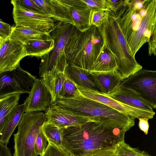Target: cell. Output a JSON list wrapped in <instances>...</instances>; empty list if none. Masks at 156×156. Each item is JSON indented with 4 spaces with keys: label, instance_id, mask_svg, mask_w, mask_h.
Listing matches in <instances>:
<instances>
[{
    "label": "cell",
    "instance_id": "1",
    "mask_svg": "<svg viewBox=\"0 0 156 156\" xmlns=\"http://www.w3.org/2000/svg\"><path fill=\"white\" fill-rule=\"evenodd\" d=\"M112 12L126 41L129 53L135 57L156 30V0H123Z\"/></svg>",
    "mask_w": 156,
    "mask_h": 156
},
{
    "label": "cell",
    "instance_id": "2",
    "mask_svg": "<svg viewBox=\"0 0 156 156\" xmlns=\"http://www.w3.org/2000/svg\"><path fill=\"white\" fill-rule=\"evenodd\" d=\"M117 139L113 130L95 121L62 129V147L73 156H82L98 149L114 147Z\"/></svg>",
    "mask_w": 156,
    "mask_h": 156
},
{
    "label": "cell",
    "instance_id": "3",
    "mask_svg": "<svg viewBox=\"0 0 156 156\" xmlns=\"http://www.w3.org/2000/svg\"><path fill=\"white\" fill-rule=\"evenodd\" d=\"M103 45L96 27L91 26L83 31L76 29L66 44L65 56L68 63L89 74Z\"/></svg>",
    "mask_w": 156,
    "mask_h": 156
},
{
    "label": "cell",
    "instance_id": "4",
    "mask_svg": "<svg viewBox=\"0 0 156 156\" xmlns=\"http://www.w3.org/2000/svg\"><path fill=\"white\" fill-rule=\"evenodd\" d=\"M108 12V18L97 28L102 38L103 44L114 57L117 67L115 71L123 80L142 69V67L129 53L126 41L113 12Z\"/></svg>",
    "mask_w": 156,
    "mask_h": 156
},
{
    "label": "cell",
    "instance_id": "5",
    "mask_svg": "<svg viewBox=\"0 0 156 156\" xmlns=\"http://www.w3.org/2000/svg\"><path fill=\"white\" fill-rule=\"evenodd\" d=\"M76 29L73 24L58 21L49 31L54 40V46L41 57L39 72L41 77L64 72L68 63L65 56V48Z\"/></svg>",
    "mask_w": 156,
    "mask_h": 156
},
{
    "label": "cell",
    "instance_id": "6",
    "mask_svg": "<svg viewBox=\"0 0 156 156\" xmlns=\"http://www.w3.org/2000/svg\"><path fill=\"white\" fill-rule=\"evenodd\" d=\"M65 108L76 114L89 117L98 116L112 120L121 126L130 129L135 124L134 119L99 102L86 98L79 92L67 98Z\"/></svg>",
    "mask_w": 156,
    "mask_h": 156
},
{
    "label": "cell",
    "instance_id": "7",
    "mask_svg": "<svg viewBox=\"0 0 156 156\" xmlns=\"http://www.w3.org/2000/svg\"><path fill=\"white\" fill-rule=\"evenodd\" d=\"M45 113L39 111L25 112L14 134L13 156H37L34 150L36 138L46 121Z\"/></svg>",
    "mask_w": 156,
    "mask_h": 156
},
{
    "label": "cell",
    "instance_id": "8",
    "mask_svg": "<svg viewBox=\"0 0 156 156\" xmlns=\"http://www.w3.org/2000/svg\"><path fill=\"white\" fill-rule=\"evenodd\" d=\"M121 86L128 88L156 108V71L142 69L123 80Z\"/></svg>",
    "mask_w": 156,
    "mask_h": 156
},
{
    "label": "cell",
    "instance_id": "9",
    "mask_svg": "<svg viewBox=\"0 0 156 156\" xmlns=\"http://www.w3.org/2000/svg\"><path fill=\"white\" fill-rule=\"evenodd\" d=\"M36 78L20 66L13 70L0 73V99L12 94H29Z\"/></svg>",
    "mask_w": 156,
    "mask_h": 156
},
{
    "label": "cell",
    "instance_id": "10",
    "mask_svg": "<svg viewBox=\"0 0 156 156\" xmlns=\"http://www.w3.org/2000/svg\"><path fill=\"white\" fill-rule=\"evenodd\" d=\"M12 16L16 25L48 32L54 26L55 20L46 14L29 10L21 5L17 0H12Z\"/></svg>",
    "mask_w": 156,
    "mask_h": 156
},
{
    "label": "cell",
    "instance_id": "11",
    "mask_svg": "<svg viewBox=\"0 0 156 156\" xmlns=\"http://www.w3.org/2000/svg\"><path fill=\"white\" fill-rule=\"evenodd\" d=\"M75 84L79 93L84 97L103 104L121 113L130 116L134 119L141 117L150 119L153 118L155 114L154 111H148L132 107L98 91Z\"/></svg>",
    "mask_w": 156,
    "mask_h": 156
},
{
    "label": "cell",
    "instance_id": "12",
    "mask_svg": "<svg viewBox=\"0 0 156 156\" xmlns=\"http://www.w3.org/2000/svg\"><path fill=\"white\" fill-rule=\"evenodd\" d=\"M69 23L73 25L81 31L91 26L90 18L92 12L82 0H57Z\"/></svg>",
    "mask_w": 156,
    "mask_h": 156
},
{
    "label": "cell",
    "instance_id": "13",
    "mask_svg": "<svg viewBox=\"0 0 156 156\" xmlns=\"http://www.w3.org/2000/svg\"><path fill=\"white\" fill-rule=\"evenodd\" d=\"M45 111L46 121L61 129L79 126L89 121H98L100 118L76 114L54 103Z\"/></svg>",
    "mask_w": 156,
    "mask_h": 156
},
{
    "label": "cell",
    "instance_id": "14",
    "mask_svg": "<svg viewBox=\"0 0 156 156\" xmlns=\"http://www.w3.org/2000/svg\"><path fill=\"white\" fill-rule=\"evenodd\" d=\"M26 56L23 45L10 37L5 39L0 48V73L14 70Z\"/></svg>",
    "mask_w": 156,
    "mask_h": 156
},
{
    "label": "cell",
    "instance_id": "15",
    "mask_svg": "<svg viewBox=\"0 0 156 156\" xmlns=\"http://www.w3.org/2000/svg\"><path fill=\"white\" fill-rule=\"evenodd\" d=\"M24 102L25 112L45 111L52 103L51 94L42 79L36 78Z\"/></svg>",
    "mask_w": 156,
    "mask_h": 156
},
{
    "label": "cell",
    "instance_id": "16",
    "mask_svg": "<svg viewBox=\"0 0 156 156\" xmlns=\"http://www.w3.org/2000/svg\"><path fill=\"white\" fill-rule=\"evenodd\" d=\"M89 74L98 91L108 96L115 93L120 87L123 80L115 69L106 72H93Z\"/></svg>",
    "mask_w": 156,
    "mask_h": 156
},
{
    "label": "cell",
    "instance_id": "17",
    "mask_svg": "<svg viewBox=\"0 0 156 156\" xmlns=\"http://www.w3.org/2000/svg\"><path fill=\"white\" fill-rule=\"evenodd\" d=\"M119 101L138 109L153 111L151 106L131 90L121 86L110 96Z\"/></svg>",
    "mask_w": 156,
    "mask_h": 156
},
{
    "label": "cell",
    "instance_id": "18",
    "mask_svg": "<svg viewBox=\"0 0 156 156\" xmlns=\"http://www.w3.org/2000/svg\"><path fill=\"white\" fill-rule=\"evenodd\" d=\"M27 106L25 102L17 105L8 116L0 134V142L7 145L22 115L25 112Z\"/></svg>",
    "mask_w": 156,
    "mask_h": 156
},
{
    "label": "cell",
    "instance_id": "19",
    "mask_svg": "<svg viewBox=\"0 0 156 156\" xmlns=\"http://www.w3.org/2000/svg\"><path fill=\"white\" fill-rule=\"evenodd\" d=\"M24 45L34 40H46L51 38L49 32L16 25L12 27L10 37Z\"/></svg>",
    "mask_w": 156,
    "mask_h": 156
},
{
    "label": "cell",
    "instance_id": "20",
    "mask_svg": "<svg viewBox=\"0 0 156 156\" xmlns=\"http://www.w3.org/2000/svg\"><path fill=\"white\" fill-rule=\"evenodd\" d=\"M64 73L66 76L74 83L92 90L98 91L89 74H87L81 69L68 63Z\"/></svg>",
    "mask_w": 156,
    "mask_h": 156
},
{
    "label": "cell",
    "instance_id": "21",
    "mask_svg": "<svg viewBox=\"0 0 156 156\" xmlns=\"http://www.w3.org/2000/svg\"><path fill=\"white\" fill-rule=\"evenodd\" d=\"M117 67L113 55L103 44L90 73L111 71L114 69L116 70Z\"/></svg>",
    "mask_w": 156,
    "mask_h": 156
},
{
    "label": "cell",
    "instance_id": "22",
    "mask_svg": "<svg viewBox=\"0 0 156 156\" xmlns=\"http://www.w3.org/2000/svg\"><path fill=\"white\" fill-rule=\"evenodd\" d=\"M23 46L26 56L41 58L53 48L54 41L51 38L46 40H34L29 41Z\"/></svg>",
    "mask_w": 156,
    "mask_h": 156
},
{
    "label": "cell",
    "instance_id": "23",
    "mask_svg": "<svg viewBox=\"0 0 156 156\" xmlns=\"http://www.w3.org/2000/svg\"><path fill=\"white\" fill-rule=\"evenodd\" d=\"M51 95L52 103L60 98L62 88L66 77L64 72H59L41 78Z\"/></svg>",
    "mask_w": 156,
    "mask_h": 156
},
{
    "label": "cell",
    "instance_id": "24",
    "mask_svg": "<svg viewBox=\"0 0 156 156\" xmlns=\"http://www.w3.org/2000/svg\"><path fill=\"white\" fill-rule=\"evenodd\" d=\"M21 94L9 95L0 99V134L10 113L18 105Z\"/></svg>",
    "mask_w": 156,
    "mask_h": 156
},
{
    "label": "cell",
    "instance_id": "25",
    "mask_svg": "<svg viewBox=\"0 0 156 156\" xmlns=\"http://www.w3.org/2000/svg\"><path fill=\"white\" fill-rule=\"evenodd\" d=\"M42 129L48 142L62 148V129L46 121L42 126Z\"/></svg>",
    "mask_w": 156,
    "mask_h": 156
},
{
    "label": "cell",
    "instance_id": "26",
    "mask_svg": "<svg viewBox=\"0 0 156 156\" xmlns=\"http://www.w3.org/2000/svg\"><path fill=\"white\" fill-rule=\"evenodd\" d=\"M115 152V156H151L147 152L131 147L124 140L116 145Z\"/></svg>",
    "mask_w": 156,
    "mask_h": 156
},
{
    "label": "cell",
    "instance_id": "27",
    "mask_svg": "<svg viewBox=\"0 0 156 156\" xmlns=\"http://www.w3.org/2000/svg\"><path fill=\"white\" fill-rule=\"evenodd\" d=\"M92 11H111V6L108 0H82Z\"/></svg>",
    "mask_w": 156,
    "mask_h": 156
},
{
    "label": "cell",
    "instance_id": "28",
    "mask_svg": "<svg viewBox=\"0 0 156 156\" xmlns=\"http://www.w3.org/2000/svg\"><path fill=\"white\" fill-rule=\"evenodd\" d=\"M47 142L48 140L41 129L36 138L34 144V152L37 156H41L43 154L48 146Z\"/></svg>",
    "mask_w": 156,
    "mask_h": 156
},
{
    "label": "cell",
    "instance_id": "29",
    "mask_svg": "<svg viewBox=\"0 0 156 156\" xmlns=\"http://www.w3.org/2000/svg\"><path fill=\"white\" fill-rule=\"evenodd\" d=\"M65 77L66 78L62 88L61 96L59 98L73 97L75 95L77 90V88L74 83L66 76Z\"/></svg>",
    "mask_w": 156,
    "mask_h": 156
},
{
    "label": "cell",
    "instance_id": "30",
    "mask_svg": "<svg viewBox=\"0 0 156 156\" xmlns=\"http://www.w3.org/2000/svg\"><path fill=\"white\" fill-rule=\"evenodd\" d=\"M108 15L107 11H92L90 18V26L97 27H100L108 18Z\"/></svg>",
    "mask_w": 156,
    "mask_h": 156
},
{
    "label": "cell",
    "instance_id": "31",
    "mask_svg": "<svg viewBox=\"0 0 156 156\" xmlns=\"http://www.w3.org/2000/svg\"><path fill=\"white\" fill-rule=\"evenodd\" d=\"M48 146L41 156H73L63 148L48 142Z\"/></svg>",
    "mask_w": 156,
    "mask_h": 156
},
{
    "label": "cell",
    "instance_id": "32",
    "mask_svg": "<svg viewBox=\"0 0 156 156\" xmlns=\"http://www.w3.org/2000/svg\"><path fill=\"white\" fill-rule=\"evenodd\" d=\"M115 147L96 149L89 151L82 156H115Z\"/></svg>",
    "mask_w": 156,
    "mask_h": 156
},
{
    "label": "cell",
    "instance_id": "33",
    "mask_svg": "<svg viewBox=\"0 0 156 156\" xmlns=\"http://www.w3.org/2000/svg\"><path fill=\"white\" fill-rule=\"evenodd\" d=\"M25 8L31 10L45 14L42 8L34 0H17Z\"/></svg>",
    "mask_w": 156,
    "mask_h": 156
},
{
    "label": "cell",
    "instance_id": "34",
    "mask_svg": "<svg viewBox=\"0 0 156 156\" xmlns=\"http://www.w3.org/2000/svg\"><path fill=\"white\" fill-rule=\"evenodd\" d=\"M12 27L0 19V35L4 39L10 37Z\"/></svg>",
    "mask_w": 156,
    "mask_h": 156
},
{
    "label": "cell",
    "instance_id": "35",
    "mask_svg": "<svg viewBox=\"0 0 156 156\" xmlns=\"http://www.w3.org/2000/svg\"><path fill=\"white\" fill-rule=\"evenodd\" d=\"M148 44V55H155L156 54V30L155 31L151 36Z\"/></svg>",
    "mask_w": 156,
    "mask_h": 156
},
{
    "label": "cell",
    "instance_id": "36",
    "mask_svg": "<svg viewBox=\"0 0 156 156\" xmlns=\"http://www.w3.org/2000/svg\"><path fill=\"white\" fill-rule=\"evenodd\" d=\"M139 127L140 129L143 131L145 134L148 133L149 129V124L148 118L145 117H141L139 119Z\"/></svg>",
    "mask_w": 156,
    "mask_h": 156
},
{
    "label": "cell",
    "instance_id": "37",
    "mask_svg": "<svg viewBox=\"0 0 156 156\" xmlns=\"http://www.w3.org/2000/svg\"><path fill=\"white\" fill-rule=\"evenodd\" d=\"M7 146L0 142V156H12L10 149Z\"/></svg>",
    "mask_w": 156,
    "mask_h": 156
},
{
    "label": "cell",
    "instance_id": "38",
    "mask_svg": "<svg viewBox=\"0 0 156 156\" xmlns=\"http://www.w3.org/2000/svg\"><path fill=\"white\" fill-rule=\"evenodd\" d=\"M5 39H4L0 35V48L3 41Z\"/></svg>",
    "mask_w": 156,
    "mask_h": 156
}]
</instances>
